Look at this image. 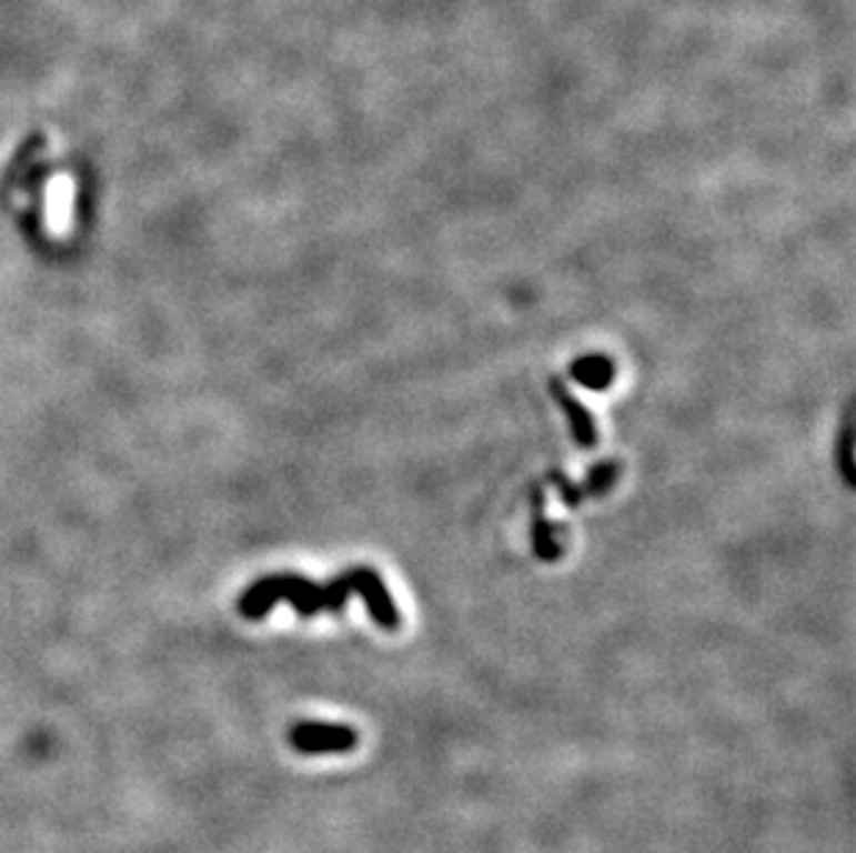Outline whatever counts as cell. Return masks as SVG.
<instances>
[{"label": "cell", "mask_w": 856, "mask_h": 853, "mask_svg": "<svg viewBox=\"0 0 856 853\" xmlns=\"http://www.w3.org/2000/svg\"><path fill=\"white\" fill-rule=\"evenodd\" d=\"M350 596V574L335 576L330 585H316V582L296 574H275L255 582V585H250L248 591L242 593V599H239V613L250 621H259L264 619L281 599H285L302 619H311V615L316 613H341Z\"/></svg>", "instance_id": "cell-1"}, {"label": "cell", "mask_w": 856, "mask_h": 853, "mask_svg": "<svg viewBox=\"0 0 856 853\" xmlns=\"http://www.w3.org/2000/svg\"><path fill=\"white\" fill-rule=\"evenodd\" d=\"M346 574H350L352 593H357V596L363 599L369 615L377 621V626H383V630H389V632L400 630V624H402L400 610H396L391 593L385 591L383 576H380L374 569H352V571H346Z\"/></svg>", "instance_id": "cell-2"}, {"label": "cell", "mask_w": 856, "mask_h": 853, "mask_svg": "<svg viewBox=\"0 0 856 853\" xmlns=\"http://www.w3.org/2000/svg\"><path fill=\"white\" fill-rule=\"evenodd\" d=\"M289 740L300 754H335V751L355 749L357 732L335 723H296L289 732Z\"/></svg>", "instance_id": "cell-3"}, {"label": "cell", "mask_w": 856, "mask_h": 853, "mask_svg": "<svg viewBox=\"0 0 856 853\" xmlns=\"http://www.w3.org/2000/svg\"><path fill=\"white\" fill-rule=\"evenodd\" d=\"M550 391H552V397H555V400H557V405H561V411L566 413L568 426H571V435H574V441L580 443V446H585V449L596 446L598 432H596V419L591 417V411H587V408L582 405V402L576 400L574 394H571L568 385L563 383L561 378H552L550 380Z\"/></svg>", "instance_id": "cell-4"}, {"label": "cell", "mask_w": 856, "mask_h": 853, "mask_svg": "<svg viewBox=\"0 0 856 853\" xmlns=\"http://www.w3.org/2000/svg\"><path fill=\"white\" fill-rule=\"evenodd\" d=\"M557 526L546 519V504H544V491L538 485L533 488V552L535 558L544 560V563H555L563 554L561 541H557Z\"/></svg>", "instance_id": "cell-5"}, {"label": "cell", "mask_w": 856, "mask_h": 853, "mask_svg": "<svg viewBox=\"0 0 856 853\" xmlns=\"http://www.w3.org/2000/svg\"><path fill=\"white\" fill-rule=\"evenodd\" d=\"M568 374L582 389L607 391L615 378V363L607 355H582L571 363Z\"/></svg>", "instance_id": "cell-6"}, {"label": "cell", "mask_w": 856, "mask_h": 853, "mask_svg": "<svg viewBox=\"0 0 856 853\" xmlns=\"http://www.w3.org/2000/svg\"><path fill=\"white\" fill-rule=\"evenodd\" d=\"M618 474H621V463H615V460H607V463L593 465V469L587 471V480L582 482V485H576L580 488V496L582 499L602 496V493H607L610 488L615 485Z\"/></svg>", "instance_id": "cell-7"}, {"label": "cell", "mask_w": 856, "mask_h": 853, "mask_svg": "<svg viewBox=\"0 0 856 853\" xmlns=\"http://www.w3.org/2000/svg\"><path fill=\"white\" fill-rule=\"evenodd\" d=\"M550 480L555 482L557 488H561V499H563V504H568V508H576V504L582 502V496H580V488H576L574 482H571V480H566V476H563L561 471H552V474H550Z\"/></svg>", "instance_id": "cell-8"}, {"label": "cell", "mask_w": 856, "mask_h": 853, "mask_svg": "<svg viewBox=\"0 0 856 853\" xmlns=\"http://www.w3.org/2000/svg\"><path fill=\"white\" fill-rule=\"evenodd\" d=\"M852 441H854V426L848 424V426H846V432H843V443H840V449H843V454H840V458H843V474H846V482H848V485H854Z\"/></svg>", "instance_id": "cell-9"}]
</instances>
